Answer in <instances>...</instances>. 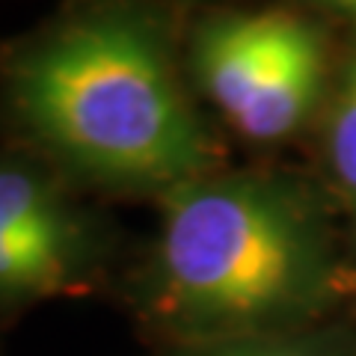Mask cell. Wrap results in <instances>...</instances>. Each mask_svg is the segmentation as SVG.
Segmentation results:
<instances>
[{
    "label": "cell",
    "mask_w": 356,
    "mask_h": 356,
    "mask_svg": "<svg viewBox=\"0 0 356 356\" xmlns=\"http://www.w3.org/2000/svg\"><path fill=\"white\" fill-rule=\"evenodd\" d=\"M327 163L356 238V60L344 72L327 122Z\"/></svg>",
    "instance_id": "5b68a950"
},
{
    "label": "cell",
    "mask_w": 356,
    "mask_h": 356,
    "mask_svg": "<svg viewBox=\"0 0 356 356\" xmlns=\"http://www.w3.org/2000/svg\"><path fill=\"white\" fill-rule=\"evenodd\" d=\"M181 356H350V353L330 339L291 332V336H267V339L211 344V348H187Z\"/></svg>",
    "instance_id": "8992f818"
},
{
    "label": "cell",
    "mask_w": 356,
    "mask_h": 356,
    "mask_svg": "<svg viewBox=\"0 0 356 356\" xmlns=\"http://www.w3.org/2000/svg\"><path fill=\"white\" fill-rule=\"evenodd\" d=\"M0 104L57 170L104 191L161 199L217 170L170 27L143 0H89L21 42Z\"/></svg>",
    "instance_id": "6da1fadb"
},
{
    "label": "cell",
    "mask_w": 356,
    "mask_h": 356,
    "mask_svg": "<svg viewBox=\"0 0 356 356\" xmlns=\"http://www.w3.org/2000/svg\"><path fill=\"white\" fill-rule=\"evenodd\" d=\"M315 3L336 9V13H341L344 18H350L353 24H356V0H315Z\"/></svg>",
    "instance_id": "52a82bcc"
},
{
    "label": "cell",
    "mask_w": 356,
    "mask_h": 356,
    "mask_svg": "<svg viewBox=\"0 0 356 356\" xmlns=\"http://www.w3.org/2000/svg\"><path fill=\"white\" fill-rule=\"evenodd\" d=\"M336 282V241L312 187L214 170L161 196L140 303L184 348H211L300 332Z\"/></svg>",
    "instance_id": "7a4b0ae2"
},
{
    "label": "cell",
    "mask_w": 356,
    "mask_h": 356,
    "mask_svg": "<svg viewBox=\"0 0 356 356\" xmlns=\"http://www.w3.org/2000/svg\"><path fill=\"white\" fill-rule=\"evenodd\" d=\"M187 69L241 137L280 143L315 116L327 44L309 21L282 9L226 13L193 30Z\"/></svg>",
    "instance_id": "3957f363"
},
{
    "label": "cell",
    "mask_w": 356,
    "mask_h": 356,
    "mask_svg": "<svg viewBox=\"0 0 356 356\" xmlns=\"http://www.w3.org/2000/svg\"><path fill=\"white\" fill-rule=\"evenodd\" d=\"M107 252L104 229L54 166L0 154V306L86 291Z\"/></svg>",
    "instance_id": "277c9868"
}]
</instances>
